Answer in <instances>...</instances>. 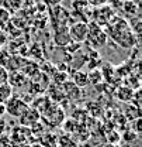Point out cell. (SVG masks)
<instances>
[{
    "mask_svg": "<svg viewBox=\"0 0 142 147\" xmlns=\"http://www.w3.org/2000/svg\"><path fill=\"white\" fill-rule=\"evenodd\" d=\"M104 31H106L107 37H110L114 42H117L123 48H132L138 41L129 23L125 18L118 17L117 14L106 26Z\"/></svg>",
    "mask_w": 142,
    "mask_h": 147,
    "instance_id": "6da1fadb",
    "label": "cell"
},
{
    "mask_svg": "<svg viewBox=\"0 0 142 147\" xmlns=\"http://www.w3.org/2000/svg\"><path fill=\"white\" fill-rule=\"evenodd\" d=\"M53 41H55V44L59 45V47H66V45H69L72 41H71V37H69V33H68V27L55 30Z\"/></svg>",
    "mask_w": 142,
    "mask_h": 147,
    "instance_id": "30bf717a",
    "label": "cell"
},
{
    "mask_svg": "<svg viewBox=\"0 0 142 147\" xmlns=\"http://www.w3.org/2000/svg\"><path fill=\"white\" fill-rule=\"evenodd\" d=\"M104 147H117V146H115V144H113V143H110V144H106Z\"/></svg>",
    "mask_w": 142,
    "mask_h": 147,
    "instance_id": "484cf974",
    "label": "cell"
},
{
    "mask_svg": "<svg viewBox=\"0 0 142 147\" xmlns=\"http://www.w3.org/2000/svg\"><path fill=\"white\" fill-rule=\"evenodd\" d=\"M39 144L42 147H58V137H56L55 134L47 133V134L41 136Z\"/></svg>",
    "mask_w": 142,
    "mask_h": 147,
    "instance_id": "9a60e30c",
    "label": "cell"
},
{
    "mask_svg": "<svg viewBox=\"0 0 142 147\" xmlns=\"http://www.w3.org/2000/svg\"><path fill=\"white\" fill-rule=\"evenodd\" d=\"M7 79H9V71H7V68H4V67L0 65V85L7 84Z\"/></svg>",
    "mask_w": 142,
    "mask_h": 147,
    "instance_id": "ac0fdd59",
    "label": "cell"
},
{
    "mask_svg": "<svg viewBox=\"0 0 142 147\" xmlns=\"http://www.w3.org/2000/svg\"><path fill=\"white\" fill-rule=\"evenodd\" d=\"M132 95H134V91L129 86H121V88H118V92H117L118 99H121L124 102L132 100Z\"/></svg>",
    "mask_w": 142,
    "mask_h": 147,
    "instance_id": "2e32d148",
    "label": "cell"
},
{
    "mask_svg": "<svg viewBox=\"0 0 142 147\" xmlns=\"http://www.w3.org/2000/svg\"><path fill=\"white\" fill-rule=\"evenodd\" d=\"M4 127H6V123H4V120H3V119H0V134L3 133Z\"/></svg>",
    "mask_w": 142,
    "mask_h": 147,
    "instance_id": "d4e9b609",
    "label": "cell"
},
{
    "mask_svg": "<svg viewBox=\"0 0 142 147\" xmlns=\"http://www.w3.org/2000/svg\"><path fill=\"white\" fill-rule=\"evenodd\" d=\"M107 1H110V3H111L114 7H117V9H118V7H123V4L125 3V0H107Z\"/></svg>",
    "mask_w": 142,
    "mask_h": 147,
    "instance_id": "44dd1931",
    "label": "cell"
},
{
    "mask_svg": "<svg viewBox=\"0 0 142 147\" xmlns=\"http://www.w3.org/2000/svg\"><path fill=\"white\" fill-rule=\"evenodd\" d=\"M51 16H52V23H53V27H55V30H58V28H65V27H68V21L71 20L72 14L68 11V10H65V9H62L61 6H55L51 9Z\"/></svg>",
    "mask_w": 142,
    "mask_h": 147,
    "instance_id": "52a82bcc",
    "label": "cell"
},
{
    "mask_svg": "<svg viewBox=\"0 0 142 147\" xmlns=\"http://www.w3.org/2000/svg\"><path fill=\"white\" fill-rule=\"evenodd\" d=\"M45 1H47L48 6L55 7V6H61V1H62V0H45Z\"/></svg>",
    "mask_w": 142,
    "mask_h": 147,
    "instance_id": "603a6c76",
    "label": "cell"
},
{
    "mask_svg": "<svg viewBox=\"0 0 142 147\" xmlns=\"http://www.w3.org/2000/svg\"><path fill=\"white\" fill-rule=\"evenodd\" d=\"M25 82H27V76H25L23 72H18V71H11V72H9L7 84H9L11 88H21Z\"/></svg>",
    "mask_w": 142,
    "mask_h": 147,
    "instance_id": "8fae6325",
    "label": "cell"
},
{
    "mask_svg": "<svg viewBox=\"0 0 142 147\" xmlns=\"http://www.w3.org/2000/svg\"><path fill=\"white\" fill-rule=\"evenodd\" d=\"M0 18H3V20H1V23L9 20V13H7V10H6L4 7H0Z\"/></svg>",
    "mask_w": 142,
    "mask_h": 147,
    "instance_id": "ffe728a7",
    "label": "cell"
},
{
    "mask_svg": "<svg viewBox=\"0 0 142 147\" xmlns=\"http://www.w3.org/2000/svg\"><path fill=\"white\" fill-rule=\"evenodd\" d=\"M68 33L71 37L72 42L82 44L87 40V33H89V26L85 21H76L68 26Z\"/></svg>",
    "mask_w": 142,
    "mask_h": 147,
    "instance_id": "3957f363",
    "label": "cell"
},
{
    "mask_svg": "<svg viewBox=\"0 0 142 147\" xmlns=\"http://www.w3.org/2000/svg\"><path fill=\"white\" fill-rule=\"evenodd\" d=\"M87 26H89V33H87V40L86 41L89 42L91 47H94V48L104 47L107 44V40H108L104 28L97 26V24H94L93 21H89Z\"/></svg>",
    "mask_w": 142,
    "mask_h": 147,
    "instance_id": "7a4b0ae2",
    "label": "cell"
},
{
    "mask_svg": "<svg viewBox=\"0 0 142 147\" xmlns=\"http://www.w3.org/2000/svg\"><path fill=\"white\" fill-rule=\"evenodd\" d=\"M4 108H6V113L14 116V117H20L25 110L28 108V105L20 98V96H16L13 95L6 103H4Z\"/></svg>",
    "mask_w": 142,
    "mask_h": 147,
    "instance_id": "5b68a950",
    "label": "cell"
},
{
    "mask_svg": "<svg viewBox=\"0 0 142 147\" xmlns=\"http://www.w3.org/2000/svg\"><path fill=\"white\" fill-rule=\"evenodd\" d=\"M87 78H89V84H91V85H97V84L101 82V79H103V74H101V71L93 69L90 74H87Z\"/></svg>",
    "mask_w": 142,
    "mask_h": 147,
    "instance_id": "e0dca14e",
    "label": "cell"
},
{
    "mask_svg": "<svg viewBox=\"0 0 142 147\" xmlns=\"http://www.w3.org/2000/svg\"><path fill=\"white\" fill-rule=\"evenodd\" d=\"M4 42H6V34H4V31L0 30V47L4 45Z\"/></svg>",
    "mask_w": 142,
    "mask_h": 147,
    "instance_id": "cb8c5ba5",
    "label": "cell"
},
{
    "mask_svg": "<svg viewBox=\"0 0 142 147\" xmlns=\"http://www.w3.org/2000/svg\"><path fill=\"white\" fill-rule=\"evenodd\" d=\"M114 16H115V11L113 10V7L106 4V6L93 9L90 21H93L94 24H97V26H100V27H104V26H107V24L113 20Z\"/></svg>",
    "mask_w": 142,
    "mask_h": 147,
    "instance_id": "277c9868",
    "label": "cell"
},
{
    "mask_svg": "<svg viewBox=\"0 0 142 147\" xmlns=\"http://www.w3.org/2000/svg\"><path fill=\"white\" fill-rule=\"evenodd\" d=\"M13 96V88L9 84L0 85V105H4Z\"/></svg>",
    "mask_w": 142,
    "mask_h": 147,
    "instance_id": "5bb4252c",
    "label": "cell"
},
{
    "mask_svg": "<svg viewBox=\"0 0 142 147\" xmlns=\"http://www.w3.org/2000/svg\"><path fill=\"white\" fill-rule=\"evenodd\" d=\"M72 7H73V16L80 18L79 21L89 23L90 18H91L93 9L87 4L86 0H73V1H72Z\"/></svg>",
    "mask_w": 142,
    "mask_h": 147,
    "instance_id": "8992f818",
    "label": "cell"
},
{
    "mask_svg": "<svg viewBox=\"0 0 142 147\" xmlns=\"http://www.w3.org/2000/svg\"><path fill=\"white\" fill-rule=\"evenodd\" d=\"M86 1L91 9H97V7H101V6L107 4V0H86Z\"/></svg>",
    "mask_w": 142,
    "mask_h": 147,
    "instance_id": "d6986e66",
    "label": "cell"
},
{
    "mask_svg": "<svg viewBox=\"0 0 142 147\" xmlns=\"http://www.w3.org/2000/svg\"><path fill=\"white\" fill-rule=\"evenodd\" d=\"M134 129H135V134H139L141 133V119H135V126H134Z\"/></svg>",
    "mask_w": 142,
    "mask_h": 147,
    "instance_id": "7402d4cb",
    "label": "cell"
},
{
    "mask_svg": "<svg viewBox=\"0 0 142 147\" xmlns=\"http://www.w3.org/2000/svg\"><path fill=\"white\" fill-rule=\"evenodd\" d=\"M39 117H41V115L37 112L34 108H27V110L18 117L20 119V125L24 127V126H33V125H35L39 122Z\"/></svg>",
    "mask_w": 142,
    "mask_h": 147,
    "instance_id": "ba28073f",
    "label": "cell"
},
{
    "mask_svg": "<svg viewBox=\"0 0 142 147\" xmlns=\"http://www.w3.org/2000/svg\"><path fill=\"white\" fill-rule=\"evenodd\" d=\"M62 89H63V95L68 96V98L72 99V100H77V99L80 98V95H82L80 88H77L72 81L63 82V84H62Z\"/></svg>",
    "mask_w": 142,
    "mask_h": 147,
    "instance_id": "9c48e42d",
    "label": "cell"
},
{
    "mask_svg": "<svg viewBox=\"0 0 142 147\" xmlns=\"http://www.w3.org/2000/svg\"><path fill=\"white\" fill-rule=\"evenodd\" d=\"M30 147H42V146H41V144H37V143H35V144H31Z\"/></svg>",
    "mask_w": 142,
    "mask_h": 147,
    "instance_id": "4316f807",
    "label": "cell"
},
{
    "mask_svg": "<svg viewBox=\"0 0 142 147\" xmlns=\"http://www.w3.org/2000/svg\"><path fill=\"white\" fill-rule=\"evenodd\" d=\"M17 147H30V146H24V144H20V146H17Z\"/></svg>",
    "mask_w": 142,
    "mask_h": 147,
    "instance_id": "83f0119b",
    "label": "cell"
},
{
    "mask_svg": "<svg viewBox=\"0 0 142 147\" xmlns=\"http://www.w3.org/2000/svg\"><path fill=\"white\" fill-rule=\"evenodd\" d=\"M72 82L77 86V88H85L89 85V78H87V72L85 71H76L72 75Z\"/></svg>",
    "mask_w": 142,
    "mask_h": 147,
    "instance_id": "7c38bea8",
    "label": "cell"
},
{
    "mask_svg": "<svg viewBox=\"0 0 142 147\" xmlns=\"http://www.w3.org/2000/svg\"><path fill=\"white\" fill-rule=\"evenodd\" d=\"M121 9L124 10L125 14L131 18L135 17V16L138 14V11H139V7H138V4H137L134 0H125V3L123 4Z\"/></svg>",
    "mask_w": 142,
    "mask_h": 147,
    "instance_id": "4fadbf2b",
    "label": "cell"
}]
</instances>
